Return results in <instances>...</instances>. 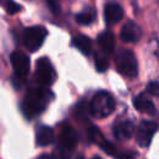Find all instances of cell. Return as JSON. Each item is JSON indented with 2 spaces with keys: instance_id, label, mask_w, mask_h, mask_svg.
<instances>
[{
  "instance_id": "21",
  "label": "cell",
  "mask_w": 159,
  "mask_h": 159,
  "mask_svg": "<svg viewBox=\"0 0 159 159\" xmlns=\"http://www.w3.org/2000/svg\"><path fill=\"white\" fill-rule=\"evenodd\" d=\"M145 89H147V93H149L152 96H159V82H157V81L149 82L147 84Z\"/></svg>"
},
{
  "instance_id": "16",
  "label": "cell",
  "mask_w": 159,
  "mask_h": 159,
  "mask_svg": "<svg viewBox=\"0 0 159 159\" xmlns=\"http://www.w3.org/2000/svg\"><path fill=\"white\" fill-rule=\"evenodd\" d=\"M96 19V11L92 7H87L76 15V21L80 25H91Z\"/></svg>"
},
{
  "instance_id": "2",
  "label": "cell",
  "mask_w": 159,
  "mask_h": 159,
  "mask_svg": "<svg viewBox=\"0 0 159 159\" xmlns=\"http://www.w3.org/2000/svg\"><path fill=\"white\" fill-rule=\"evenodd\" d=\"M89 113L96 118L108 117L116 107L114 98L107 91H98L89 102Z\"/></svg>"
},
{
  "instance_id": "12",
  "label": "cell",
  "mask_w": 159,
  "mask_h": 159,
  "mask_svg": "<svg viewBox=\"0 0 159 159\" xmlns=\"http://www.w3.org/2000/svg\"><path fill=\"white\" fill-rule=\"evenodd\" d=\"M133 106L137 111L142 112V113H154L155 112V107L154 103L152 102V99L145 94V93H139L133 98Z\"/></svg>"
},
{
  "instance_id": "14",
  "label": "cell",
  "mask_w": 159,
  "mask_h": 159,
  "mask_svg": "<svg viewBox=\"0 0 159 159\" xmlns=\"http://www.w3.org/2000/svg\"><path fill=\"white\" fill-rule=\"evenodd\" d=\"M97 42L98 46L101 48V51H103L104 53L109 55L113 52L114 48V36L111 31H103L98 35L97 37Z\"/></svg>"
},
{
  "instance_id": "5",
  "label": "cell",
  "mask_w": 159,
  "mask_h": 159,
  "mask_svg": "<svg viewBox=\"0 0 159 159\" xmlns=\"http://www.w3.org/2000/svg\"><path fill=\"white\" fill-rule=\"evenodd\" d=\"M35 80L39 83V86H43V87H48L55 82L56 71L47 57H41L37 60L36 70H35Z\"/></svg>"
},
{
  "instance_id": "4",
  "label": "cell",
  "mask_w": 159,
  "mask_h": 159,
  "mask_svg": "<svg viewBox=\"0 0 159 159\" xmlns=\"http://www.w3.org/2000/svg\"><path fill=\"white\" fill-rule=\"evenodd\" d=\"M46 36H47V30L43 26L26 27L22 32V43L29 51L35 52L42 46Z\"/></svg>"
},
{
  "instance_id": "24",
  "label": "cell",
  "mask_w": 159,
  "mask_h": 159,
  "mask_svg": "<svg viewBox=\"0 0 159 159\" xmlns=\"http://www.w3.org/2000/svg\"><path fill=\"white\" fill-rule=\"evenodd\" d=\"M92 159H102V158H101V157H97V155H96V157H93Z\"/></svg>"
},
{
  "instance_id": "7",
  "label": "cell",
  "mask_w": 159,
  "mask_h": 159,
  "mask_svg": "<svg viewBox=\"0 0 159 159\" xmlns=\"http://www.w3.org/2000/svg\"><path fill=\"white\" fill-rule=\"evenodd\" d=\"M10 61L15 75L19 78H25L30 71V58L20 51H14L10 56Z\"/></svg>"
},
{
  "instance_id": "3",
  "label": "cell",
  "mask_w": 159,
  "mask_h": 159,
  "mask_svg": "<svg viewBox=\"0 0 159 159\" xmlns=\"http://www.w3.org/2000/svg\"><path fill=\"white\" fill-rule=\"evenodd\" d=\"M114 63H116L117 71L125 77L134 78L138 75L137 58L130 50L123 48V50L118 51V53L116 55V58H114Z\"/></svg>"
},
{
  "instance_id": "23",
  "label": "cell",
  "mask_w": 159,
  "mask_h": 159,
  "mask_svg": "<svg viewBox=\"0 0 159 159\" xmlns=\"http://www.w3.org/2000/svg\"><path fill=\"white\" fill-rule=\"evenodd\" d=\"M37 159H56L53 155H48V154H43V155H40Z\"/></svg>"
},
{
  "instance_id": "11",
  "label": "cell",
  "mask_w": 159,
  "mask_h": 159,
  "mask_svg": "<svg viewBox=\"0 0 159 159\" xmlns=\"http://www.w3.org/2000/svg\"><path fill=\"white\" fill-rule=\"evenodd\" d=\"M124 11L118 2H109L104 7V19L109 25H114L123 19Z\"/></svg>"
},
{
  "instance_id": "6",
  "label": "cell",
  "mask_w": 159,
  "mask_h": 159,
  "mask_svg": "<svg viewBox=\"0 0 159 159\" xmlns=\"http://www.w3.org/2000/svg\"><path fill=\"white\" fill-rule=\"evenodd\" d=\"M158 130V124L153 120H143L139 127L137 128V133H135V139L137 143L143 147L147 148L149 147V144L152 143V139L154 137V134Z\"/></svg>"
},
{
  "instance_id": "17",
  "label": "cell",
  "mask_w": 159,
  "mask_h": 159,
  "mask_svg": "<svg viewBox=\"0 0 159 159\" xmlns=\"http://www.w3.org/2000/svg\"><path fill=\"white\" fill-rule=\"evenodd\" d=\"M108 65L109 62H108L107 53H104L103 51L94 53V66L98 72H104L108 68Z\"/></svg>"
},
{
  "instance_id": "13",
  "label": "cell",
  "mask_w": 159,
  "mask_h": 159,
  "mask_svg": "<svg viewBox=\"0 0 159 159\" xmlns=\"http://www.w3.org/2000/svg\"><path fill=\"white\" fill-rule=\"evenodd\" d=\"M55 138V133L52 130V128L47 127V125H40L36 129V143L37 145L41 147H46L50 145L53 142Z\"/></svg>"
},
{
  "instance_id": "15",
  "label": "cell",
  "mask_w": 159,
  "mask_h": 159,
  "mask_svg": "<svg viewBox=\"0 0 159 159\" xmlns=\"http://www.w3.org/2000/svg\"><path fill=\"white\" fill-rule=\"evenodd\" d=\"M72 45L78 48L83 55H89L92 52V41L84 35H77L72 39Z\"/></svg>"
},
{
  "instance_id": "8",
  "label": "cell",
  "mask_w": 159,
  "mask_h": 159,
  "mask_svg": "<svg viewBox=\"0 0 159 159\" xmlns=\"http://www.w3.org/2000/svg\"><path fill=\"white\" fill-rule=\"evenodd\" d=\"M58 142H60L61 147L72 150L78 143V134H77L76 129L72 125H70L68 123L61 124L60 134H58Z\"/></svg>"
},
{
  "instance_id": "1",
  "label": "cell",
  "mask_w": 159,
  "mask_h": 159,
  "mask_svg": "<svg viewBox=\"0 0 159 159\" xmlns=\"http://www.w3.org/2000/svg\"><path fill=\"white\" fill-rule=\"evenodd\" d=\"M52 98L53 94L50 89H47V87L39 86L36 88H31L27 91L22 99V113L26 118H35L46 109Z\"/></svg>"
},
{
  "instance_id": "18",
  "label": "cell",
  "mask_w": 159,
  "mask_h": 159,
  "mask_svg": "<svg viewBox=\"0 0 159 159\" xmlns=\"http://www.w3.org/2000/svg\"><path fill=\"white\" fill-rule=\"evenodd\" d=\"M2 5H4V9L6 10L7 14L12 15V14H16L17 11L21 10V6L17 5L15 1L12 0H2Z\"/></svg>"
},
{
  "instance_id": "9",
  "label": "cell",
  "mask_w": 159,
  "mask_h": 159,
  "mask_svg": "<svg viewBox=\"0 0 159 159\" xmlns=\"http://www.w3.org/2000/svg\"><path fill=\"white\" fill-rule=\"evenodd\" d=\"M119 36L123 42H137L142 37V29L134 21H128L123 25Z\"/></svg>"
},
{
  "instance_id": "10",
  "label": "cell",
  "mask_w": 159,
  "mask_h": 159,
  "mask_svg": "<svg viewBox=\"0 0 159 159\" xmlns=\"http://www.w3.org/2000/svg\"><path fill=\"white\" fill-rule=\"evenodd\" d=\"M134 132V125L130 120L124 119L120 122H117L113 125V135L117 140H128Z\"/></svg>"
},
{
  "instance_id": "22",
  "label": "cell",
  "mask_w": 159,
  "mask_h": 159,
  "mask_svg": "<svg viewBox=\"0 0 159 159\" xmlns=\"http://www.w3.org/2000/svg\"><path fill=\"white\" fill-rule=\"evenodd\" d=\"M46 2H47V5H48V7H50V10L55 14V15H57V14H60V4H58V1L57 0H46Z\"/></svg>"
},
{
  "instance_id": "19",
  "label": "cell",
  "mask_w": 159,
  "mask_h": 159,
  "mask_svg": "<svg viewBox=\"0 0 159 159\" xmlns=\"http://www.w3.org/2000/svg\"><path fill=\"white\" fill-rule=\"evenodd\" d=\"M70 154H71L70 149H66V148L60 145L58 148H56V150L53 153V157L56 159H70Z\"/></svg>"
},
{
  "instance_id": "20",
  "label": "cell",
  "mask_w": 159,
  "mask_h": 159,
  "mask_svg": "<svg viewBox=\"0 0 159 159\" xmlns=\"http://www.w3.org/2000/svg\"><path fill=\"white\" fill-rule=\"evenodd\" d=\"M116 159H135V153L134 152H128V150H117L116 154L113 155Z\"/></svg>"
},
{
  "instance_id": "25",
  "label": "cell",
  "mask_w": 159,
  "mask_h": 159,
  "mask_svg": "<svg viewBox=\"0 0 159 159\" xmlns=\"http://www.w3.org/2000/svg\"><path fill=\"white\" fill-rule=\"evenodd\" d=\"M76 159H84V158H83V157H82V155H80V157H77V158H76Z\"/></svg>"
}]
</instances>
